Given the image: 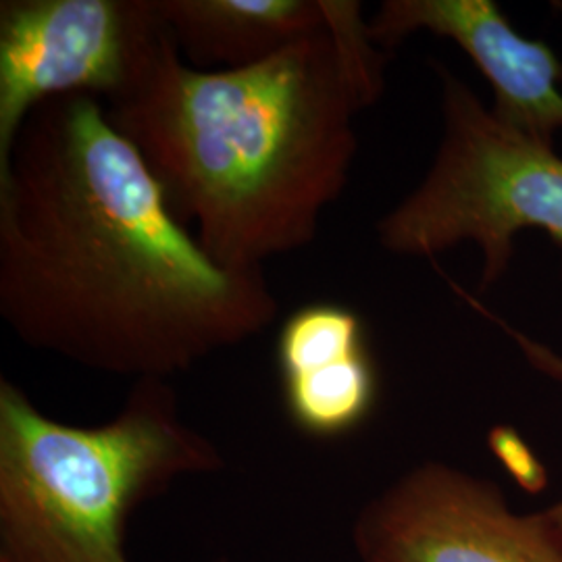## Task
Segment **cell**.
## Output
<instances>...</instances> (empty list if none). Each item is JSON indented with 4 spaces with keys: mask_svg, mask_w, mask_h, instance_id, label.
<instances>
[{
    "mask_svg": "<svg viewBox=\"0 0 562 562\" xmlns=\"http://www.w3.org/2000/svg\"><path fill=\"white\" fill-rule=\"evenodd\" d=\"M276 362L290 423L308 438L338 440L373 415L380 375L361 315L311 302L281 323Z\"/></svg>",
    "mask_w": 562,
    "mask_h": 562,
    "instance_id": "8",
    "label": "cell"
},
{
    "mask_svg": "<svg viewBox=\"0 0 562 562\" xmlns=\"http://www.w3.org/2000/svg\"><path fill=\"white\" fill-rule=\"evenodd\" d=\"M161 30L157 0H2L0 165L42 102L117 99Z\"/></svg>",
    "mask_w": 562,
    "mask_h": 562,
    "instance_id": "5",
    "label": "cell"
},
{
    "mask_svg": "<svg viewBox=\"0 0 562 562\" xmlns=\"http://www.w3.org/2000/svg\"><path fill=\"white\" fill-rule=\"evenodd\" d=\"M265 271L213 261L169 211L104 102L38 104L0 165V317L21 344L120 378H159L262 334Z\"/></svg>",
    "mask_w": 562,
    "mask_h": 562,
    "instance_id": "1",
    "label": "cell"
},
{
    "mask_svg": "<svg viewBox=\"0 0 562 562\" xmlns=\"http://www.w3.org/2000/svg\"><path fill=\"white\" fill-rule=\"evenodd\" d=\"M181 59L201 71L257 65L327 27V0H157Z\"/></svg>",
    "mask_w": 562,
    "mask_h": 562,
    "instance_id": "9",
    "label": "cell"
},
{
    "mask_svg": "<svg viewBox=\"0 0 562 562\" xmlns=\"http://www.w3.org/2000/svg\"><path fill=\"white\" fill-rule=\"evenodd\" d=\"M508 334H510V336L515 338V341L519 344V348H521L525 359L531 362L540 373L548 375V378H552V380H559V382H562L561 355H557V352H554V350H550L548 346H543L540 341L531 340V338L522 336V334L515 331V329H508ZM542 513L543 517H546V521L550 522L552 531L557 533V538L562 542V501H559L557 504H552V506H548V508H543Z\"/></svg>",
    "mask_w": 562,
    "mask_h": 562,
    "instance_id": "10",
    "label": "cell"
},
{
    "mask_svg": "<svg viewBox=\"0 0 562 562\" xmlns=\"http://www.w3.org/2000/svg\"><path fill=\"white\" fill-rule=\"evenodd\" d=\"M385 60L355 0H327L322 32L225 71L190 67L162 21L104 111L202 250L223 269L262 271L313 244L344 194L355 117L380 101Z\"/></svg>",
    "mask_w": 562,
    "mask_h": 562,
    "instance_id": "2",
    "label": "cell"
},
{
    "mask_svg": "<svg viewBox=\"0 0 562 562\" xmlns=\"http://www.w3.org/2000/svg\"><path fill=\"white\" fill-rule=\"evenodd\" d=\"M223 464L167 380H136L115 419L80 427L46 417L2 378L0 562H130L132 513Z\"/></svg>",
    "mask_w": 562,
    "mask_h": 562,
    "instance_id": "3",
    "label": "cell"
},
{
    "mask_svg": "<svg viewBox=\"0 0 562 562\" xmlns=\"http://www.w3.org/2000/svg\"><path fill=\"white\" fill-rule=\"evenodd\" d=\"M352 543L362 562H562L542 510L515 513L496 483L440 461L364 504Z\"/></svg>",
    "mask_w": 562,
    "mask_h": 562,
    "instance_id": "6",
    "label": "cell"
},
{
    "mask_svg": "<svg viewBox=\"0 0 562 562\" xmlns=\"http://www.w3.org/2000/svg\"><path fill=\"white\" fill-rule=\"evenodd\" d=\"M390 53L411 34L454 42L494 92L492 113L522 136L554 148L562 132V60L543 41L521 36L494 0H385L367 21Z\"/></svg>",
    "mask_w": 562,
    "mask_h": 562,
    "instance_id": "7",
    "label": "cell"
},
{
    "mask_svg": "<svg viewBox=\"0 0 562 562\" xmlns=\"http://www.w3.org/2000/svg\"><path fill=\"white\" fill-rule=\"evenodd\" d=\"M434 67L442 97L438 150L375 234L383 250L413 259L477 246L485 290L503 280L522 229L546 232L562 248V157L504 125L446 65Z\"/></svg>",
    "mask_w": 562,
    "mask_h": 562,
    "instance_id": "4",
    "label": "cell"
}]
</instances>
